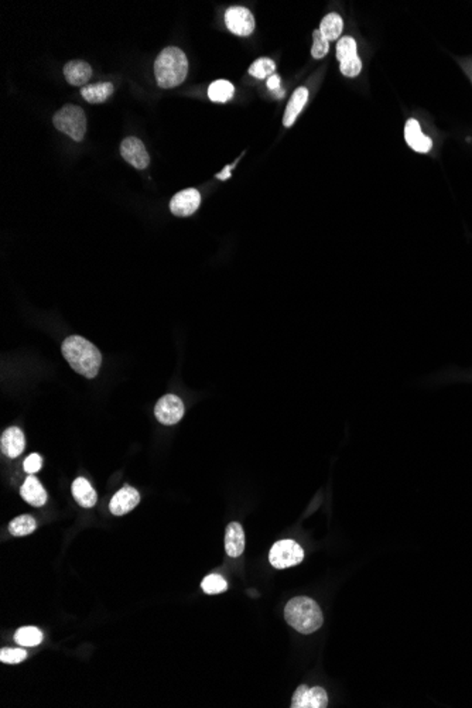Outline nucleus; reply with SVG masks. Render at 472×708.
Here are the masks:
<instances>
[{
    "mask_svg": "<svg viewBox=\"0 0 472 708\" xmlns=\"http://www.w3.org/2000/svg\"><path fill=\"white\" fill-rule=\"evenodd\" d=\"M37 528V523L33 516L21 515L9 523V533L14 537H23L32 535Z\"/></svg>",
    "mask_w": 472,
    "mask_h": 708,
    "instance_id": "412c9836",
    "label": "nucleus"
},
{
    "mask_svg": "<svg viewBox=\"0 0 472 708\" xmlns=\"http://www.w3.org/2000/svg\"><path fill=\"white\" fill-rule=\"evenodd\" d=\"M235 166H236V163H232V164L226 166L221 173H218V174H217V178H218V180H226V178H229V177H230V169H233Z\"/></svg>",
    "mask_w": 472,
    "mask_h": 708,
    "instance_id": "2f4dec72",
    "label": "nucleus"
},
{
    "mask_svg": "<svg viewBox=\"0 0 472 708\" xmlns=\"http://www.w3.org/2000/svg\"><path fill=\"white\" fill-rule=\"evenodd\" d=\"M355 57H358L356 56V41L350 36L339 39L336 43V58L341 63H344V61L352 60Z\"/></svg>",
    "mask_w": 472,
    "mask_h": 708,
    "instance_id": "b1692460",
    "label": "nucleus"
},
{
    "mask_svg": "<svg viewBox=\"0 0 472 708\" xmlns=\"http://www.w3.org/2000/svg\"><path fill=\"white\" fill-rule=\"evenodd\" d=\"M268 88L273 92L279 91L280 89V76L277 74H273L272 76H269L268 80Z\"/></svg>",
    "mask_w": 472,
    "mask_h": 708,
    "instance_id": "7c9ffc66",
    "label": "nucleus"
},
{
    "mask_svg": "<svg viewBox=\"0 0 472 708\" xmlns=\"http://www.w3.org/2000/svg\"><path fill=\"white\" fill-rule=\"evenodd\" d=\"M114 94V85L111 83L89 84L81 88L83 98L89 103H103Z\"/></svg>",
    "mask_w": 472,
    "mask_h": 708,
    "instance_id": "6ab92c4d",
    "label": "nucleus"
},
{
    "mask_svg": "<svg viewBox=\"0 0 472 708\" xmlns=\"http://www.w3.org/2000/svg\"><path fill=\"white\" fill-rule=\"evenodd\" d=\"M201 204V194L195 189L182 190L177 193L170 202V211L173 215L184 218L193 215Z\"/></svg>",
    "mask_w": 472,
    "mask_h": 708,
    "instance_id": "9d476101",
    "label": "nucleus"
},
{
    "mask_svg": "<svg viewBox=\"0 0 472 708\" xmlns=\"http://www.w3.org/2000/svg\"><path fill=\"white\" fill-rule=\"evenodd\" d=\"M25 658H28V652L24 649H12L5 647L0 652V662L9 663V665H17L21 663Z\"/></svg>",
    "mask_w": 472,
    "mask_h": 708,
    "instance_id": "cd10ccee",
    "label": "nucleus"
},
{
    "mask_svg": "<svg viewBox=\"0 0 472 708\" xmlns=\"http://www.w3.org/2000/svg\"><path fill=\"white\" fill-rule=\"evenodd\" d=\"M14 641L23 647H34L43 642V634L36 626H24L14 634Z\"/></svg>",
    "mask_w": 472,
    "mask_h": 708,
    "instance_id": "4be33fe9",
    "label": "nucleus"
},
{
    "mask_svg": "<svg viewBox=\"0 0 472 708\" xmlns=\"http://www.w3.org/2000/svg\"><path fill=\"white\" fill-rule=\"evenodd\" d=\"M155 418L162 425L171 426L178 423L182 416H184V405H182L181 399L174 395H166L159 402H157L154 407Z\"/></svg>",
    "mask_w": 472,
    "mask_h": 708,
    "instance_id": "0eeeda50",
    "label": "nucleus"
},
{
    "mask_svg": "<svg viewBox=\"0 0 472 708\" xmlns=\"http://www.w3.org/2000/svg\"><path fill=\"white\" fill-rule=\"evenodd\" d=\"M284 618L288 625L303 635L319 631L324 622L319 604L308 597H296L288 601L284 608Z\"/></svg>",
    "mask_w": 472,
    "mask_h": 708,
    "instance_id": "7ed1b4c3",
    "label": "nucleus"
},
{
    "mask_svg": "<svg viewBox=\"0 0 472 708\" xmlns=\"http://www.w3.org/2000/svg\"><path fill=\"white\" fill-rule=\"evenodd\" d=\"M120 154L130 166L138 170H144L150 163L149 153L138 138H126L120 144Z\"/></svg>",
    "mask_w": 472,
    "mask_h": 708,
    "instance_id": "1a4fd4ad",
    "label": "nucleus"
},
{
    "mask_svg": "<svg viewBox=\"0 0 472 708\" xmlns=\"http://www.w3.org/2000/svg\"><path fill=\"white\" fill-rule=\"evenodd\" d=\"M41 464H43V460H41V457L39 454H30L28 458H25L23 466H24V471L28 472V474L33 475L34 472L40 471Z\"/></svg>",
    "mask_w": 472,
    "mask_h": 708,
    "instance_id": "c756f323",
    "label": "nucleus"
},
{
    "mask_svg": "<svg viewBox=\"0 0 472 708\" xmlns=\"http://www.w3.org/2000/svg\"><path fill=\"white\" fill-rule=\"evenodd\" d=\"M339 69L341 72H343L345 76H350V78H354V76H358L361 69H362V61L359 57H355L352 60H348V61H344L341 63L339 65Z\"/></svg>",
    "mask_w": 472,
    "mask_h": 708,
    "instance_id": "c85d7f7f",
    "label": "nucleus"
},
{
    "mask_svg": "<svg viewBox=\"0 0 472 708\" xmlns=\"http://www.w3.org/2000/svg\"><path fill=\"white\" fill-rule=\"evenodd\" d=\"M304 560V550L294 540L286 539L273 544L269 561L277 570H284L288 567H294Z\"/></svg>",
    "mask_w": 472,
    "mask_h": 708,
    "instance_id": "39448f33",
    "label": "nucleus"
},
{
    "mask_svg": "<svg viewBox=\"0 0 472 708\" xmlns=\"http://www.w3.org/2000/svg\"><path fill=\"white\" fill-rule=\"evenodd\" d=\"M343 29H344V21L336 13L327 14L320 24V32L328 41H334V40L339 39L341 33H343Z\"/></svg>",
    "mask_w": 472,
    "mask_h": 708,
    "instance_id": "aec40b11",
    "label": "nucleus"
},
{
    "mask_svg": "<svg viewBox=\"0 0 472 708\" xmlns=\"http://www.w3.org/2000/svg\"><path fill=\"white\" fill-rule=\"evenodd\" d=\"M330 50V41L321 34L320 29L312 33V47H311V56L316 60H321L327 56Z\"/></svg>",
    "mask_w": 472,
    "mask_h": 708,
    "instance_id": "bb28decb",
    "label": "nucleus"
},
{
    "mask_svg": "<svg viewBox=\"0 0 472 708\" xmlns=\"http://www.w3.org/2000/svg\"><path fill=\"white\" fill-rule=\"evenodd\" d=\"M201 588L204 590L205 594L213 595V594H221V592L226 591L228 584H226V581H225V579H224L222 575H219V574H209V575L205 577L204 581L201 583Z\"/></svg>",
    "mask_w": 472,
    "mask_h": 708,
    "instance_id": "a878e982",
    "label": "nucleus"
},
{
    "mask_svg": "<svg viewBox=\"0 0 472 708\" xmlns=\"http://www.w3.org/2000/svg\"><path fill=\"white\" fill-rule=\"evenodd\" d=\"M64 76L69 85L81 87L91 80L92 68L88 63H85L83 60H74V61H69L65 64Z\"/></svg>",
    "mask_w": 472,
    "mask_h": 708,
    "instance_id": "2eb2a0df",
    "label": "nucleus"
},
{
    "mask_svg": "<svg viewBox=\"0 0 472 708\" xmlns=\"http://www.w3.org/2000/svg\"><path fill=\"white\" fill-rule=\"evenodd\" d=\"M20 495L25 502L36 508H40L47 502V492L44 491L40 481L33 475L24 481L20 488Z\"/></svg>",
    "mask_w": 472,
    "mask_h": 708,
    "instance_id": "dca6fc26",
    "label": "nucleus"
},
{
    "mask_svg": "<svg viewBox=\"0 0 472 708\" xmlns=\"http://www.w3.org/2000/svg\"><path fill=\"white\" fill-rule=\"evenodd\" d=\"M307 99H308V89L301 87V88H297L292 96V99L288 100L287 103V108H286V112H284V118H283V125L286 127H292L297 119V116L300 115V112L303 111L304 105L307 103Z\"/></svg>",
    "mask_w": 472,
    "mask_h": 708,
    "instance_id": "f3484780",
    "label": "nucleus"
},
{
    "mask_svg": "<svg viewBox=\"0 0 472 708\" xmlns=\"http://www.w3.org/2000/svg\"><path fill=\"white\" fill-rule=\"evenodd\" d=\"M139 502H140L139 492L132 486L125 485L112 497V501L109 504V509H111V513H114L116 516H123V515L129 513L130 511H133L139 505Z\"/></svg>",
    "mask_w": 472,
    "mask_h": 708,
    "instance_id": "9b49d317",
    "label": "nucleus"
},
{
    "mask_svg": "<svg viewBox=\"0 0 472 708\" xmlns=\"http://www.w3.org/2000/svg\"><path fill=\"white\" fill-rule=\"evenodd\" d=\"M24 434L19 427H9L3 431L0 440V450L9 458H16L24 451Z\"/></svg>",
    "mask_w": 472,
    "mask_h": 708,
    "instance_id": "ddd939ff",
    "label": "nucleus"
},
{
    "mask_svg": "<svg viewBox=\"0 0 472 708\" xmlns=\"http://www.w3.org/2000/svg\"><path fill=\"white\" fill-rule=\"evenodd\" d=\"M405 138L407 144L417 153H429L433 147V142L429 136H425L420 123L416 119H409L405 127Z\"/></svg>",
    "mask_w": 472,
    "mask_h": 708,
    "instance_id": "f8f14e48",
    "label": "nucleus"
},
{
    "mask_svg": "<svg viewBox=\"0 0 472 708\" xmlns=\"http://www.w3.org/2000/svg\"><path fill=\"white\" fill-rule=\"evenodd\" d=\"M225 24L230 33L239 37H248L255 30V17L249 9L233 6L225 13Z\"/></svg>",
    "mask_w": 472,
    "mask_h": 708,
    "instance_id": "423d86ee",
    "label": "nucleus"
},
{
    "mask_svg": "<svg viewBox=\"0 0 472 708\" xmlns=\"http://www.w3.org/2000/svg\"><path fill=\"white\" fill-rule=\"evenodd\" d=\"M233 94H235V87L229 81H225V80H218V81L213 83L208 88V96L213 102H219V103L228 102L229 99H232Z\"/></svg>",
    "mask_w": 472,
    "mask_h": 708,
    "instance_id": "5701e85b",
    "label": "nucleus"
},
{
    "mask_svg": "<svg viewBox=\"0 0 472 708\" xmlns=\"http://www.w3.org/2000/svg\"><path fill=\"white\" fill-rule=\"evenodd\" d=\"M61 351L76 374L88 379H94L98 375L102 363V355L88 339L78 335L68 336L63 343Z\"/></svg>",
    "mask_w": 472,
    "mask_h": 708,
    "instance_id": "f257e3e1",
    "label": "nucleus"
},
{
    "mask_svg": "<svg viewBox=\"0 0 472 708\" xmlns=\"http://www.w3.org/2000/svg\"><path fill=\"white\" fill-rule=\"evenodd\" d=\"M225 550L229 557H239L245 550V532L238 522L228 524L225 532Z\"/></svg>",
    "mask_w": 472,
    "mask_h": 708,
    "instance_id": "4468645a",
    "label": "nucleus"
},
{
    "mask_svg": "<svg viewBox=\"0 0 472 708\" xmlns=\"http://www.w3.org/2000/svg\"><path fill=\"white\" fill-rule=\"evenodd\" d=\"M275 69H276L275 61H272L270 58H259L250 65L249 74L252 76L257 78V80H265V78L272 76L275 74Z\"/></svg>",
    "mask_w": 472,
    "mask_h": 708,
    "instance_id": "393cba45",
    "label": "nucleus"
},
{
    "mask_svg": "<svg viewBox=\"0 0 472 708\" xmlns=\"http://www.w3.org/2000/svg\"><path fill=\"white\" fill-rule=\"evenodd\" d=\"M189 74V60L178 47H166L154 61L155 81L160 88H175L184 83Z\"/></svg>",
    "mask_w": 472,
    "mask_h": 708,
    "instance_id": "f03ea898",
    "label": "nucleus"
},
{
    "mask_svg": "<svg viewBox=\"0 0 472 708\" xmlns=\"http://www.w3.org/2000/svg\"><path fill=\"white\" fill-rule=\"evenodd\" d=\"M328 705V694L323 687L299 686L292 700V708H325Z\"/></svg>",
    "mask_w": 472,
    "mask_h": 708,
    "instance_id": "6e6552de",
    "label": "nucleus"
},
{
    "mask_svg": "<svg viewBox=\"0 0 472 708\" xmlns=\"http://www.w3.org/2000/svg\"><path fill=\"white\" fill-rule=\"evenodd\" d=\"M56 129L65 133L75 142H81L87 133V116L83 108L75 105H65L52 118Z\"/></svg>",
    "mask_w": 472,
    "mask_h": 708,
    "instance_id": "20e7f679",
    "label": "nucleus"
},
{
    "mask_svg": "<svg viewBox=\"0 0 472 708\" xmlns=\"http://www.w3.org/2000/svg\"><path fill=\"white\" fill-rule=\"evenodd\" d=\"M72 496L76 504L83 508H92L96 504V492L85 478H76L72 482Z\"/></svg>",
    "mask_w": 472,
    "mask_h": 708,
    "instance_id": "a211bd4d",
    "label": "nucleus"
}]
</instances>
